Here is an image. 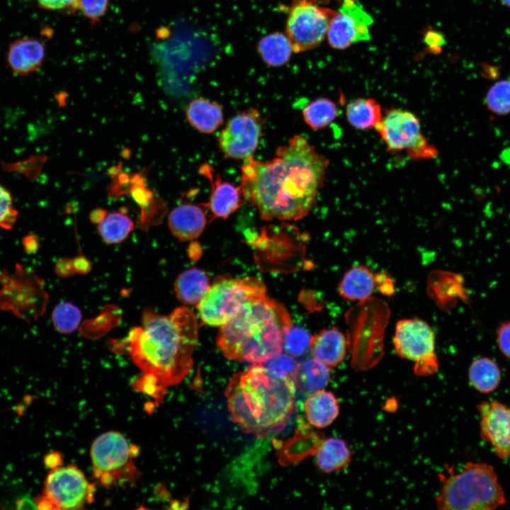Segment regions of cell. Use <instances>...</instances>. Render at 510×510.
Here are the masks:
<instances>
[{"instance_id":"1f68e13d","label":"cell","mask_w":510,"mask_h":510,"mask_svg":"<svg viewBox=\"0 0 510 510\" xmlns=\"http://www.w3.org/2000/svg\"><path fill=\"white\" fill-rule=\"evenodd\" d=\"M311 338L305 329L292 326L284 336L283 349L287 354L300 357L310 349Z\"/></svg>"},{"instance_id":"484cf974","label":"cell","mask_w":510,"mask_h":510,"mask_svg":"<svg viewBox=\"0 0 510 510\" xmlns=\"http://www.w3.org/2000/svg\"><path fill=\"white\" fill-rule=\"evenodd\" d=\"M470 383L477 391L489 394L499 385L502 373L497 363L487 357L475 359L468 370Z\"/></svg>"},{"instance_id":"e0dca14e","label":"cell","mask_w":510,"mask_h":510,"mask_svg":"<svg viewBox=\"0 0 510 510\" xmlns=\"http://www.w3.org/2000/svg\"><path fill=\"white\" fill-rule=\"evenodd\" d=\"M45 54V46L41 41L35 38H22L9 46L7 61L14 74L26 75L40 67Z\"/></svg>"},{"instance_id":"6da1fadb","label":"cell","mask_w":510,"mask_h":510,"mask_svg":"<svg viewBox=\"0 0 510 510\" xmlns=\"http://www.w3.org/2000/svg\"><path fill=\"white\" fill-rule=\"evenodd\" d=\"M329 165L327 157L295 135L278 147L272 159L244 162L239 187L262 220L297 221L316 205Z\"/></svg>"},{"instance_id":"8fae6325","label":"cell","mask_w":510,"mask_h":510,"mask_svg":"<svg viewBox=\"0 0 510 510\" xmlns=\"http://www.w3.org/2000/svg\"><path fill=\"white\" fill-rule=\"evenodd\" d=\"M335 12L317 5L314 0L295 1L286 23L293 50L302 52L317 46L327 35Z\"/></svg>"},{"instance_id":"f35d334b","label":"cell","mask_w":510,"mask_h":510,"mask_svg":"<svg viewBox=\"0 0 510 510\" xmlns=\"http://www.w3.org/2000/svg\"><path fill=\"white\" fill-rule=\"evenodd\" d=\"M501 1L506 6H508L510 7V0H501Z\"/></svg>"},{"instance_id":"52a82bcc","label":"cell","mask_w":510,"mask_h":510,"mask_svg":"<svg viewBox=\"0 0 510 510\" xmlns=\"http://www.w3.org/2000/svg\"><path fill=\"white\" fill-rule=\"evenodd\" d=\"M375 130L392 154L404 153L413 160L431 159L438 156L437 148L423 134L419 118L409 110H386Z\"/></svg>"},{"instance_id":"d6a6232c","label":"cell","mask_w":510,"mask_h":510,"mask_svg":"<svg viewBox=\"0 0 510 510\" xmlns=\"http://www.w3.org/2000/svg\"><path fill=\"white\" fill-rule=\"evenodd\" d=\"M264 363L268 372L279 378H293L298 364L293 356L282 353Z\"/></svg>"},{"instance_id":"ba28073f","label":"cell","mask_w":510,"mask_h":510,"mask_svg":"<svg viewBox=\"0 0 510 510\" xmlns=\"http://www.w3.org/2000/svg\"><path fill=\"white\" fill-rule=\"evenodd\" d=\"M132 448L123 434L108 431L95 439L91 458L95 477L105 487L135 484L139 472Z\"/></svg>"},{"instance_id":"7402d4cb","label":"cell","mask_w":510,"mask_h":510,"mask_svg":"<svg viewBox=\"0 0 510 510\" xmlns=\"http://www.w3.org/2000/svg\"><path fill=\"white\" fill-rule=\"evenodd\" d=\"M384 115L380 104L372 98H357L345 108L348 123L360 131L375 129Z\"/></svg>"},{"instance_id":"603a6c76","label":"cell","mask_w":510,"mask_h":510,"mask_svg":"<svg viewBox=\"0 0 510 510\" xmlns=\"http://www.w3.org/2000/svg\"><path fill=\"white\" fill-rule=\"evenodd\" d=\"M315 453L317 465L325 473L341 470L351 460V451L347 443L336 437L322 439Z\"/></svg>"},{"instance_id":"d590c367","label":"cell","mask_w":510,"mask_h":510,"mask_svg":"<svg viewBox=\"0 0 510 510\" xmlns=\"http://www.w3.org/2000/svg\"><path fill=\"white\" fill-rule=\"evenodd\" d=\"M497 342L501 353L510 359V321H504L499 324Z\"/></svg>"},{"instance_id":"7c38bea8","label":"cell","mask_w":510,"mask_h":510,"mask_svg":"<svg viewBox=\"0 0 510 510\" xmlns=\"http://www.w3.org/2000/svg\"><path fill=\"white\" fill-rule=\"evenodd\" d=\"M264 118L254 108L237 112L231 117L217 139L225 159L248 161L254 158L262 137Z\"/></svg>"},{"instance_id":"4316f807","label":"cell","mask_w":510,"mask_h":510,"mask_svg":"<svg viewBox=\"0 0 510 510\" xmlns=\"http://www.w3.org/2000/svg\"><path fill=\"white\" fill-rule=\"evenodd\" d=\"M97 224L98 234L108 244L121 243L135 227L132 220L127 214L118 211L106 212Z\"/></svg>"},{"instance_id":"4dcf8cb0","label":"cell","mask_w":510,"mask_h":510,"mask_svg":"<svg viewBox=\"0 0 510 510\" xmlns=\"http://www.w3.org/2000/svg\"><path fill=\"white\" fill-rule=\"evenodd\" d=\"M81 319L79 309L70 302H61L53 310L52 320L55 329L61 333L69 334L79 326Z\"/></svg>"},{"instance_id":"30bf717a","label":"cell","mask_w":510,"mask_h":510,"mask_svg":"<svg viewBox=\"0 0 510 510\" xmlns=\"http://www.w3.org/2000/svg\"><path fill=\"white\" fill-rule=\"evenodd\" d=\"M397 353L415 362L414 373L421 376L434 373L438 368L435 334L431 327L418 318L397 322L394 336Z\"/></svg>"},{"instance_id":"8d00e7d4","label":"cell","mask_w":510,"mask_h":510,"mask_svg":"<svg viewBox=\"0 0 510 510\" xmlns=\"http://www.w3.org/2000/svg\"><path fill=\"white\" fill-rule=\"evenodd\" d=\"M39 6L47 10H69L78 8V0H37Z\"/></svg>"},{"instance_id":"f546056e","label":"cell","mask_w":510,"mask_h":510,"mask_svg":"<svg viewBox=\"0 0 510 510\" xmlns=\"http://www.w3.org/2000/svg\"><path fill=\"white\" fill-rule=\"evenodd\" d=\"M485 101L492 113L500 115L510 113V77L494 84L489 89Z\"/></svg>"},{"instance_id":"cb8c5ba5","label":"cell","mask_w":510,"mask_h":510,"mask_svg":"<svg viewBox=\"0 0 510 510\" xmlns=\"http://www.w3.org/2000/svg\"><path fill=\"white\" fill-rule=\"evenodd\" d=\"M375 276L364 266H354L348 271L340 282V295L348 300H365L373 293Z\"/></svg>"},{"instance_id":"44dd1931","label":"cell","mask_w":510,"mask_h":510,"mask_svg":"<svg viewBox=\"0 0 510 510\" xmlns=\"http://www.w3.org/2000/svg\"><path fill=\"white\" fill-rule=\"evenodd\" d=\"M210 286L207 273L193 267L178 275L174 283V290L176 298L183 304L197 306Z\"/></svg>"},{"instance_id":"d6986e66","label":"cell","mask_w":510,"mask_h":510,"mask_svg":"<svg viewBox=\"0 0 510 510\" xmlns=\"http://www.w3.org/2000/svg\"><path fill=\"white\" fill-rule=\"evenodd\" d=\"M186 115L188 123L203 134L214 132L224 122L222 106L204 98H193L186 108Z\"/></svg>"},{"instance_id":"ffe728a7","label":"cell","mask_w":510,"mask_h":510,"mask_svg":"<svg viewBox=\"0 0 510 510\" xmlns=\"http://www.w3.org/2000/svg\"><path fill=\"white\" fill-rule=\"evenodd\" d=\"M304 410L310 425L322 429L331 425L339 414V401L331 392L324 389L309 395Z\"/></svg>"},{"instance_id":"f1b7e54d","label":"cell","mask_w":510,"mask_h":510,"mask_svg":"<svg viewBox=\"0 0 510 510\" xmlns=\"http://www.w3.org/2000/svg\"><path fill=\"white\" fill-rule=\"evenodd\" d=\"M337 114L336 104L329 98L322 97L308 103L302 112L305 124L314 130L328 127L336 119Z\"/></svg>"},{"instance_id":"277c9868","label":"cell","mask_w":510,"mask_h":510,"mask_svg":"<svg viewBox=\"0 0 510 510\" xmlns=\"http://www.w3.org/2000/svg\"><path fill=\"white\" fill-rule=\"evenodd\" d=\"M292 326L285 307L266 295L220 327L216 346L228 359L264 363L282 353L284 336Z\"/></svg>"},{"instance_id":"5bb4252c","label":"cell","mask_w":510,"mask_h":510,"mask_svg":"<svg viewBox=\"0 0 510 510\" xmlns=\"http://www.w3.org/2000/svg\"><path fill=\"white\" fill-rule=\"evenodd\" d=\"M480 436L501 459L510 457V408L497 400L483 401L477 407Z\"/></svg>"},{"instance_id":"ac0fdd59","label":"cell","mask_w":510,"mask_h":510,"mask_svg":"<svg viewBox=\"0 0 510 510\" xmlns=\"http://www.w3.org/2000/svg\"><path fill=\"white\" fill-rule=\"evenodd\" d=\"M310 350L313 358L329 368L336 367L345 357L346 340L337 329H324L312 336Z\"/></svg>"},{"instance_id":"83f0119b","label":"cell","mask_w":510,"mask_h":510,"mask_svg":"<svg viewBox=\"0 0 510 510\" xmlns=\"http://www.w3.org/2000/svg\"><path fill=\"white\" fill-rule=\"evenodd\" d=\"M258 50L262 60L272 67L287 63L293 51L288 36L280 33L264 37L258 44Z\"/></svg>"},{"instance_id":"d4e9b609","label":"cell","mask_w":510,"mask_h":510,"mask_svg":"<svg viewBox=\"0 0 510 510\" xmlns=\"http://www.w3.org/2000/svg\"><path fill=\"white\" fill-rule=\"evenodd\" d=\"M295 387L303 393L311 394L324 389L329 382V368L310 358L298 364L293 377Z\"/></svg>"},{"instance_id":"3957f363","label":"cell","mask_w":510,"mask_h":510,"mask_svg":"<svg viewBox=\"0 0 510 510\" xmlns=\"http://www.w3.org/2000/svg\"><path fill=\"white\" fill-rule=\"evenodd\" d=\"M225 393L232 420L256 437L282 431L295 411L293 379L273 376L263 363L234 373Z\"/></svg>"},{"instance_id":"7a4b0ae2","label":"cell","mask_w":510,"mask_h":510,"mask_svg":"<svg viewBox=\"0 0 510 510\" xmlns=\"http://www.w3.org/2000/svg\"><path fill=\"white\" fill-rule=\"evenodd\" d=\"M125 340L131 359L143 374L137 387L156 397L191 372L198 342V319L185 306L169 314L147 310L142 324L132 329Z\"/></svg>"},{"instance_id":"9c48e42d","label":"cell","mask_w":510,"mask_h":510,"mask_svg":"<svg viewBox=\"0 0 510 510\" xmlns=\"http://www.w3.org/2000/svg\"><path fill=\"white\" fill-rule=\"evenodd\" d=\"M95 486L75 465L52 469L45 480L40 509H80L93 502Z\"/></svg>"},{"instance_id":"2e32d148","label":"cell","mask_w":510,"mask_h":510,"mask_svg":"<svg viewBox=\"0 0 510 510\" xmlns=\"http://www.w3.org/2000/svg\"><path fill=\"white\" fill-rule=\"evenodd\" d=\"M207 222V214L203 208L193 203L177 205L168 217V225L171 234L183 242L198 237Z\"/></svg>"},{"instance_id":"e575fe53","label":"cell","mask_w":510,"mask_h":510,"mask_svg":"<svg viewBox=\"0 0 510 510\" xmlns=\"http://www.w3.org/2000/svg\"><path fill=\"white\" fill-rule=\"evenodd\" d=\"M109 0H78V8L92 23L98 21L106 12Z\"/></svg>"},{"instance_id":"4fadbf2b","label":"cell","mask_w":510,"mask_h":510,"mask_svg":"<svg viewBox=\"0 0 510 510\" xmlns=\"http://www.w3.org/2000/svg\"><path fill=\"white\" fill-rule=\"evenodd\" d=\"M373 18L356 0H344L332 16L327 30L329 45L344 50L353 43L369 40Z\"/></svg>"},{"instance_id":"5b68a950","label":"cell","mask_w":510,"mask_h":510,"mask_svg":"<svg viewBox=\"0 0 510 510\" xmlns=\"http://www.w3.org/2000/svg\"><path fill=\"white\" fill-rule=\"evenodd\" d=\"M441 486L436 497L441 510H492L506 503L505 493L494 468L484 463L468 462L463 470L440 474Z\"/></svg>"},{"instance_id":"9a60e30c","label":"cell","mask_w":510,"mask_h":510,"mask_svg":"<svg viewBox=\"0 0 510 510\" xmlns=\"http://www.w3.org/2000/svg\"><path fill=\"white\" fill-rule=\"evenodd\" d=\"M210 182V192L208 207L215 217L226 219L238 210L243 203L240 187L225 181L209 164H202L198 170Z\"/></svg>"},{"instance_id":"74e56055","label":"cell","mask_w":510,"mask_h":510,"mask_svg":"<svg viewBox=\"0 0 510 510\" xmlns=\"http://www.w3.org/2000/svg\"><path fill=\"white\" fill-rule=\"evenodd\" d=\"M60 462V458L59 455L56 453L48 454L46 455L45 460V465L51 469L58 467Z\"/></svg>"},{"instance_id":"836d02e7","label":"cell","mask_w":510,"mask_h":510,"mask_svg":"<svg viewBox=\"0 0 510 510\" xmlns=\"http://www.w3.org/2000/svg\"><path fill=\"white\" fill-rule=\"evenodd\" d=\"M17 215L10 193L0 184V227L11 229L17 219Z\"/></svg>"},{"instance_id":"8992f818","label":"cell","mask_w":510,"mask_h":510,"mask_svg":"<svg viewBox=\"0 0 510 510\" xmlns=\"http://www.w3.org/2000/svg\"><path fill=\"white\" fill-rule=\"evenodd\" d=\"M266 295V288L256 277L217 279L196 306L201 322L208 326L220 327L246 304Z\"/></svg>"}]
</instances>
